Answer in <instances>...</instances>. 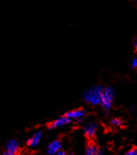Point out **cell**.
I'll list each match as a JSON object with an SVG mask.
<instances>
[{
  "instance_id": "cell-1",
  "label": "cell",
  "mask_w": 137,
  "mask_h": 155,
  "mask_svg": "<svg viewBox=\"0 0 137 155\" xmlns=\"http://www.w3.org/2000/svg\"><path fill=\"white\" fill-rule=\"evenodd\" d=\"M103 87L100 85L93 86L91 87L88 88L84 92L83 98L87 104L91 105H98L101 103V97H102V92Z\"/></svg>"
},
{
  "instance_id": "cell-2",
  "label": "cell",
  "mask_w": 137,
  "mask_h": 155,
  "mask_svg": "<svg viewBox=\"0 0 137 155\" xmlns=\"http://www.w3.org/2000/svg\"><path fill=\"white\" fill-rule=\"evenodd\" d=\"M114 97V90L111 87H107L103 89L101 97V106L105 111H108L113 105Z\"/></svg>"
},
{
  "instance_id": "cell-3",
  "label": "cell",
  "mask_w": 137,
  "mask_h": 155,
  "mask_svg": "<svg viewBox=\"0 0 137 155\" xmlns=\"http://www.w3.org/2000/svg\"><path fill=\"white\" fill-rule=\"evenodd\" d=\"M85 115H86V110L84 109L71 110L70 112L65 114V116L67 118H69L70 120H77V121H80L83 119Z\"/></svg>"
},
{
  "instance_id": "cell-4",
  "label": "cell",
  "mask_w": 137,
  "mask_h": 155,
  "mask_svg": "<svg viewBox=\"0 0 137 155\" xmlns=\"http://www.w3.org/2000/svg\"><path fill=\"white\" fill-rule=\"evenodd\" d=\"M83 128L84 132H85L86 136L87 137H89V138H91V137H93L95 136L97 126H96V124L95 122L87 121L85 123Z\"/></svg>"
},
{
  "instance_id": "cell-5",
  "label": "cell",
  "mask_w": 137,
  "mask_h": 155,
  "mask_svg": "<svg viewBox=\"0 0 137 155\" xmlns=\"http://www.w3.org/2000/svg\"><path fill=\"white\" fill-rule=\"evenodd\" d=\"M70 122V120L69 118H67L65 115L64 116H60L58 119H56L55 120L50 123L49 124V128L50 129H55V128H59V127H62L64 126H66Z\"/></svg>"
},
{
  "instance_id": "cell-6",
  "label": "cell",
  "mask_w": 137,
  "mask_h": 155,
  "mask_svg": "<svg viewBox=\"0 0 137 155\" xmlns=\"http://www.w3.org/2000/svg\"><path fill=\"white\" fill-rule=\"evenodd\" d=\"M61 143L60 141L58 140H55V141H53L52 143H49L48 147H47V154L48 155H53L57 153L58 152L60 151L61 149Z\"/></svg>"
},
{
  "instance_id": "cell-7",
  "label": "cell",
  "mask_w": 137,
  "mask_h": 155,
  "mask_svg": "<svg viewBox=\"0 0 137 155\" xmlns=\"http://www.w3.org/2000/svg\"><path fill=\"white\" fill-rule=\"evenodd\" d=\"M6 150L11 153H16L19 150V143L15 139H10L6 143Z\"/></svg>"
},
{
  "instance_id": "cell-8",
  "label": "cell",
  "mask_w": 137,
  "mask_h": 155,
  "mask_svg": "<svg viewBox=\"0 0 137 155\" xmlns=\"http://www.w3.org/2000/svg\"><path fill=\"white\" fill-rule=\"evenodd\" d=\"M42 131H37V132H35L31 136V137L28 140V145L31 147H37L38 144H39V143H40V141L42 139Z\"/></svg>"
},
{
  "instance_id": "cell-9",
  "label": "cell",
  "mask_w": 137,
  "mask_h": 155,
  "mask_svg": "<svg viewBox=\"0 0 137 155\" xmlns=\"http://www.w3.org/2000/svg\"><path fill=\"white\" fill-rule=\"evenodd\" d=\"M85 155H102V153L95 144H90L86 148Z\"/></svg>"
},
{
  "instance_id": "cell-10",
  "label": "cell",
  "mask_w": 137,
  "mask_h": 155,
  "mask_svg": "<svg viewBox=\"0 0 137 155\" xmlns=\"http://www.w3.org/2000/svg\"><path fill=\"white\" fill-rule=\"evenodd\" d=\"M122 124H123V121L121 120L119 118H114V119H113L112 120H111V125L113 126H115V127L121 126Z\"/></svg>"
},
{
  "instance_id": "cell-11",
  "label": "cell",
  "mask_w": 137,
  "mask_h": 155,
  "mask_svg": "<svg viewBox=\"0 0 137 155\" xmlns=\"http://www.w3.org/2000/svg\"><path fill=\"white\" fill-rule=\"evenodd\" d=\"M125 155H137V148H132V149H130Z\"/></svg>"
},
{
  "instance_id": "cell-12",
  "label": "cell",
  "mask_w": 137,
  "mask_h": 155,
  "mask_svg": "<svg viewBox=\"0 0 137 155\" xmlns=\"http://www.w3.org/2000/svg\"><path fill=\"white\" fill-rule=\"evenodd\" d=\"M132 64V67L137 68V57L132 60V64Z\"/></svg>"
},
{
  "instance_id": "cell-13",
  "label": "cell",
  "mask_w": 137,
  "mask_h": 155,
  "mask_svg": "<svg viewBox=\"0 0 137 155\" xmlns=\"http://www.w3.org/2000/svg\"><path fill=\"white\" fill-rule=\"evenodd\" d=\"M53 155H65V154H64V152L59 151L57 153H55V154H53Z\"/></svg>"
},
{
  "instance_id": "cell-14",
  "label": "cell",
  "mask_w": 137,
  "mask_h": 155,
  "mask_svg": "<svg viewBox=\"0 0 137 155\" xmlns=\"http://www.w3.org/2000/svg\"><path fill=\"white\" fill-rule=\"evenodd\" d=\"M3 155H16L15 153H8V152H6V153H4Z\"/></svg>"
},
{
  "instance_id": "cell-15",
  "label": "cell",
  "mask_w": 137,
  "mask_h": 155,
  "mask_svg": "<svg viewBox=\"0 0 137 155\" xmlns=\"http://www.w3.org/2000/svg\"><path fill=\"white\" fill-rule=\"evenodd\" d=\"M134 46H135V48L137 49V38H135V42H134Z\"/></svg>"
},
{
  "instance_id": "cell-16",
  "label": "cell",
  "mask_w": 137,
  "mask_h": 155,
  "mask_svg": "<svg viewBox=\"0 0 137 155\" xmlns=\"http://www.w3.org/2000/svg\"><path fill=\"white\" fill-rule=\"evenodd\" d=\"M24 155H31V154H30V153H25V154H24Z\"/></svg>"
},
{
  "instance_id": "cell-17",
  "label": "cell",
  "mask_w": 137,
  "mask_h": 155,
  "mask_svg": "<svg viewBox=\"0 0 137 155\" xmlns=\"http://www.w3.org/2000/svg\"><path fill=\"white\" fill-rule=\"evenodd\" d=\"M67 155H74V154H72V153H70V154H67Z\"/></svg>"
}]
</instances>
